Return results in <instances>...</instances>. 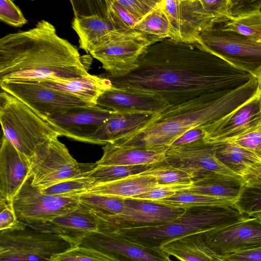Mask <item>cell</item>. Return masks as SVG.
Returning <instances> with one entry per match:
<instances>
[{"mask_svg": "<svg viewBox=\"0 0 261 261\" xmlns=\"http://www.w3.org/2000/svg\"><path fill=\"white\" fill-rule=\"evenodd\" d=\"M105 76L113 86L156 94L171 106L223 96L256 77L196 45H150L129 73Z\"/></svg>", "mask_w": 261, "mask_h": 261, "instance_id": "6da1fadb", "label": "cell"}, {"mask_svg": "<svg viewBox=\"0 0 261 261\" xmlns=\"http://www.w3.org/2000/svg\"><path fill=\"white\" fill-rule=\"evenodd\" d=\"M90 57H81L52 24L42 20L32 29L1 38L0 82L83 76L88 73Z\"/></svg>", "mask_w": 261, "mask_h": 261, "instance_id": "7a4b0ae2", "label": "cell"}, {"mask_svg": "<svg viewBox=\"0 0 261 261\" xmlns=\"http://www.w3.org/2000/svg\"><path fill=\"white\" fill-rule=\"evenodd\" d=\"M260 88L255 77L223 96H206L176 106H168L144 129L112 143L138 147H169L187 130L212 123L229 113Z\"/></svg>", "mask_w": 261, "mask_h": 261, "instance_id": "3957f363", "label": "cell"}, {"mask_svg": "<svg viewBox=\"0 0 261 261\" xmlns=\"http://www.w3.org/2000/svg\"><path fill=\"white\" fill-rule=\"evenodd\" d=\"M250 217L242 214L234 203L196 206L185 209L178 217L168 222L114 232L143 246L160 249L170 240L226 226Z\"/></svg>", "mask_w": 261, "mask_h": 261, "instance_id": "277c9868", "label": "cell"}, {"mask_svg": "<svg viewBox=\"0 0 261 261\" xmlns=\"http://www.w3.org/2000/svg\"><path fill=\"white\" fill-rule=\"evenodd\" d=\"M0 122L4 135L28 158L45 141L61 136L45 120L11 94H0Z\"/></svg>", "mask_w": 261, "mask_h": 261, "instance_id": "5b68a950", "label": "cell"}, {"mask_svg": "<svg viewBox=\"0 0 261 261\" xmlns=\"http://www.w3.org/2000/svg\"><path fill=\"white\" fill-rule=\"evenodd\" d=\"M73 247L56 233L37 230L21 221L0 232V260H49Z\"/></svg>", "mask_w": 261, "mask_h": 261, "instance_id": "8992f818", "label": "cell"}, {"mask_svg": "<svg viewBox=\"0 0 261 261\" xmlns=\"http://www.w3.org/2000/svg\"><path fill=\"white\" fill-rule=\"evenodd\" d=\"M194 44L256 77L261 72V42L226 30L221 23L200 33Z\"/></svg>", "mask_w": 261, "mask_h": 261, "instance_id": "52a82bcc", "label": "cell"}, {"mask_svg": "<svg viewBox=\"0 0 261 261\" xmlns=\"http://www.w3.org/2000/svg\"><path fill=\"white\" fill-rule=\"evenodd\" d=\"M158 40L135 29L118 30L90 51L109 74L125 75L135 69L141 55Z\"/></svg>", "mask_w": 261, "mask_h": 261, "instance_id": "ba28073f", "label": "cell"}, {"mask_svg": "<svg viewBox=\"0 0 261 261\" xmlns=\"http://www.w3.org/2000/svg\"><path fill=\"white\" fill-rule=\"evenodd\" d=\"M58 138L44 142L28 158L32 184L38 189L86 176L85 164L77 163Z\"/></svg>", "mask_w": 261, "mask_h": 261, "instance_id": "9c48e42d", "label": "cell"}, {"mask_svg": "<svg viewBox=\"0 0 261 261\" xmlns=\"http://www.w3.org/2000/svg\"><path fill=\"white\" fill-rule=\"evenodd\" d=\"M185 211L153 202L125 198L123 208L118 214L95 213L98 220V231L114 232L127 228L168 222L178 217Z\"/></svg>", "mask_w": 261, "mask_h": 261, "instance_id": "30bf717a", "label": "cell"}, {"mask_svg": "<svg viewBox=\"0 0 261 261\" xmlns=\"http://www.w3.org/2000/svg\"><path fill=\"white\" fill-rule=\"evenodd\" d=\"M32 175L24 182L12 202L20 221H50L75 208L81 202L79 195L62 196L42 193L32 184Z\"/></svg>", "mask_w": 261, "mask_h": 261, "instance_id": "8fae6325", "label": "cell"}, {"mask_svg": "<svg viewBox=\"0 0 261 261\" xmlns=\"http://www.w3.org/2000/svg\"><path fill=\"white\" fill-rule=\"evenodd\" d=\"M0 86L2 90L21 100L44 120L69 108L96 105L34 81H5L0 82Z\"/></svg>", "mask_w": 261, "mask_h": 261, "instance_id": "7c38bea8", "label": "cell"}, {"mask_svg": "<svg viewBox=\"0 0 261 261\" xmlns=\"http://www.w3.org/2000/svg\"><path fill=\"white\" fill-rule=\"evenodd\" d=\"M208 247L222 261L226 256L261 247V222L250 217L201 232Z\"/></svg>", "mask_w": 261, "mask_h": 261, "instance_id": "4fadbf2b", "label": "cell"}, {"mask_svg": "<svg viewBox=\"0 0 261 261\" xmlns=\"http://www.w3.org/2000/svg\"><path fill=\"white\" fill-rule=\"evenodd\" d=\"M119 113L93 105L69 108L45 120L61 136L90 143L91 138L102 125Z\"/></svg>", "mask_w": 261, "mask_h": 261, "instance_id": "5bb4252c", "label": "cell"}, {"mask_svg": "<svg viewBox=\"0 0 261 261\" xmlns=\"http://www.w3.org/2000/svg\"><path fill=\"white\" fill-rule=\"evenodd\" d=\"M165 161L189 173L193 180L211 171L240 176L229 169L218 159L214 143H206L203 140L169 147Z\"/></svg>", "mask_w": 261, "mask_h": 261, "instance_id": "9a60e30c", "label": "cell"}, {"mask_svg": "<svg viewBox=\"0 0 261 261\" xmlns=\"http://www.w3.org/2000/svg\"><path fill=\"white\" fill-rule=\"evenodd\" d=\"M261 124V87L252 97L229 113L204 126L203 140L208 143L224 142Z\"/></svg>", "mask_w": 261, "mask_h": 261, "instance_id": "2e32d148", "label": "cell"}, {"mask_svg": "<svg viewBox=\"0 0 261 261\" xmlns=\"http://www.w3.org/2000/svg\"><path fill=\"white\" fill-rule=\"evenodd\" d=\"M78 245L100 251L115 261L170 260L169 256L160 249L143 246L114 232H93L84 237Z\"/></svg>", "mask_w": 261, "mask_h": 261, "instance_id": "e0dca14e", "label": "cell"}, {"mask_svg": "<svg viewBox=\"0 0 261 261\" xmlns=\"http://www.w3.org/2000/svg\"><path fill=\"white\" fill-rule=\"evenodd\" d=\"M37 230L56 233L63 237L73 246L88 234L98 230V220L94 211L80 202L74 210L50 221H22Z\"/></svg>", "mask_w": 261, "mask_h": 261, "instance_id": "ac0fdd59", "label": "cell"}, {"mask_svg": "<svg viewBox=\"0 0 261 261\" xmlns=\"http://www.w3.org/2000/svg\"><path fill=\"white\" fill-rule=\"evenodd\" d=\"M30 174L28 158L3 135L0 148V197L12 201Z\"/></svg>", "mask_w": 261, "mask_h": 261, "instance_id": "d6986e66", "label": "cell"}, {"mask_svg": "<svg viewBox=\"0 0 261 261\" xmlns=\"http://www.w3.org/2000/svg\"><path fill=\"white\" fill-rule=\"evenodd\" d=\"M96 105L120 113H160L170 106L156 94L113 86L99 96Z\"/></svg>", "mask_w": 261, "mask_h": 261, "instance_id": "ffe728a7", "label": "cell"}, {"mask_svg": "<svg viewBox=\"0 0 261 261\" xmlns=\"http://www.w3.org/2000/svg\"><path fill=\"white\" fill-rule=\"evenodd\" d=\"M160 113L125 112L107 120L91 139L90 143L105 145L131 135L155 121Z\"/></svg>", "mask_w": 261, "mask_h": 261, "instance_id": "44dd1931", "label": "cell"}, {"mask_svg": "<svg viewBox=\"0 0 261 261\" xmlns=\"http://www.w3.org/2000/svg\"><path fill=\"white\" fill-rule=\"evenodd\" d=\"M169 147H138L109 143L103 147L99 165H151L165 160Z\"/></svg>", "mask_w": 261, "mask_h": 261, "instance_id": "7402d4cb", "label": "cell"}, {"mask_svg": "<svg viewBox=\"0 0 261 261\" xmlns=\"http://www.w3.org/2000/svg\"><path fill=\"white\" fill-rule=\"evenodd\" d=\"M36 82L47 88L58 90L96 104L99 96L112 86L105 76L91 75L71 78L48 79Z\"/></svg>", "mask_w": 261, "mask_h": 261, "instance_id": "603a6c76", "label": "cell"}, {"mask_svg": "<svg viewBox=\"0 0 261 261\" xmlns=\"http://www.w3.org/2000/svg\"><path fill=\"white\" fill-rule=\"evenodd\" d=\"M245 181L241 176L209 172L193 180L184 190L198 194L224 197L236 201Z\"/></svg>", "mask_w": 261, "mask_h": 261, "instance_id": "cb8c5ba5", "label": "cell"}, {"mask_svg": "<svg viewBox=\"0 0 261 261\" xmlns=\"http://www.w3.org/2000/svg\"><path fill=\"white\" fill-rule=\"evenodd\" d=\"M159 185L154 177L139 173L109 181L95 183L84 193L128 198L146 192Z\"/></svg>", "mask_w": 261, "mask_h": 261, "instance_id": "d4e9b609", "label": "cell"}, {"mask_svg": "<svg viewBox=\"0 0 261 261\" xmlns=\"http://www.w3.org/2000/svg\"><path fill=\"white\" fill-rule=\"evenodd\" d=\"M159 249L168 255L182 261H219L204 242L201 232L170 240L163 243Z\"/></svg>", "mask_w": 261, "mask_h": 261, "instance_id": "484cf974", "label": "cell"}, {"mask_svg": "<svg viewBox=\"0 0 261 261\" xmlns=\"http://www.w3.org/2000/svg\"><path fill=\"white\" fill-rule=\"evenodd\" d=\"M71 27L79 37L80 48L87 53L113 32L120 30L110 18L97 15L74 17Z\"/></svg>", "mask_w": 261, "mask_h": 261, "instance_id": "4316f807", "label": "cell"}, {"mask_svg": "<svg viewBox=\"0 0 261 261\" xmlns=\"http://www.w3.org/2000/svg\"><path fill=\"white\" fill-rule=\"evenodd\" d=\"M134 29L158 41L170 38L180 42L178 34L162 1L140 18Z\"/></svg>", "mask_w": 261, "mask_h": 261, "instance_id": "83f0119b", "label": "cell"}, {"mask_svg": "<svg viewBox=\"0 0 261 261\" xmlns=\"http://www.w3.org/2000/svg\"><path fill=\"white\" fill-rule=\"evenodd\" d=\"M214 144L218 159L240 176L249 165L261 162V158L257 153L233 143L222 142Z\"/></svg>", "mask_w": 261, "mask_h": 261, "instance_id": "f1b7e54d", "label": "cell"}, {"mask_svg": "<svg viewBox=\"0 0 261 261\" xmlns=\"http://www.w3.org/2000/svg\"><path fill=\"white\" fill-rule=\"evenodd\" d=\"M150 202L187 209L196 206L234 203L235 201L227 198L198 194L182 189L171 197Z\"/></svg>", "mask_w": 261, "mask_h": 261, "instance_id": "f546056e", "label": "cell"}, {"mask_svg": "<svg viewBox=\"0 0 261 261\" xmlns=\"http://www.w3.org/2000/svg\"><path fill=\"white\" fill-rule=\"evenodd\" d=\"M149 166L150 165H99L96 163L88 164L85 175L92 177L95 184L139 174L147 170Z\"/></svg>", "mask_w": 261, "mask_h": 261, "instance_id": "4dcf8cb0", "label": "cell"}, {"mask_svg": "<svg viewBox=\"0 0 261 261\" xmlns=\"http://www.w3.org/2000/svg\"><path fill=\"white\" fill-rule=\"evenodd\" d=\"M140 173L154 177L159 184H190L193 181L191 175L165 160L150 165L147 170Z\"/></svg>", "mask_w": 261, "mask_h": 261, "instance_id": "1f68e13d", "label": "cell"}, {"mask_svg": "<svg viewBox=\"0 0 261 261\" xmlns=\"http://www.w3.org/2000/svg\"><path fill=\"white\" fill-rule=\"evenodd\" d=\"M226 30L235 32L249 39L261 42V11L231 19L221 23Z\"/></svg>", "mask_w": 261, "mask_h": 261, "instance_id": "d6a6232c", "label": "cell"}, {"mask_svg": "<svg viewBox=\"0 0 261 261\" xmlns=\"http://www.w3.org/2000/svg\"><path fill=\"white\" fill-rule=\"evenodd\" d=\"M234 204L242 214L249 216L261 213V181H245Z\"/></svg>", "mask_w": 261, "mask_h": 261, "instance_id": "836d02e7", "label": "cell"}, {"mask_svg": "<svg viewBox=\"0 0 261 261\" xmlns=\"http://www.w3.org/2000/svg\"><path fill=\"white\" fill-rule=\"evenodd\" d=\"M81 202L100 215H114L120 213L123 208L125 198L118 197L82 193L80 194Z\"/></svg>", "mask_w": 261, "mask_h": 261, "instance_id": "e575fe53", "label": "cell"}, {"mask_svg": "<svg viewBox=\"0 0 261 261\" xmlns=\"http://www.w3.org/2000/svg\"><path fill=\"white\" fill-rule=\"evenodd\" d=\"M95 184L91 177L84 176L63 180L46 188L39 189L44 194L62 196L79 195Z\"/></svg>", "mask_w": 261, "mask_h": 261, "instance_id": "d590c367", "label": "cell"}, {"mask_svg": "<svg viewBox=\"0 0 261 261\" xmlns=\"http://www.w3.org/2000/svg\"><path fill=\"white\" fill-rule=\"evenodd\" d=\"M115 0H69L74 17L97 15L108 18L110 7Z\"/></svg>", "mask_w": 261, "mask_h": 261, "instance_id": "8d00e7d4", "label": "cell"}, {"mask_svg": "<svg viewBox=\"0 0 261 261\" xmlns=\"http://www.w3.org/2000/svg\"><path fill=\"white\" fill-rule=\"evenodd\" d=\"M115 261L112 257L95 249L80 245L54 256L50 261Z\"/></svg>", "mask_w": 261, "mask_h": 261, "instance_id": "74e56055", "label": "cell"}, {"mask_svg": "<svg viewBox=\"0 0 261 261\" xmlns=\"http://www.w3.org/2000/svg\"><path fill=\"white\" fill-rule=\"evenodd\" d=\"M108 18L119 29L123 30L134 29L139 20L133 13L116 0L109 9Z\"/></svg>", "mask_w": 261, "mask_h": 261, "instance_id": "f35d334b", "label": "cell"}, {"mask_svg": "<svg viewBox=\"0 0 261 261\" xmlns=\"http://www.w3.org/2000/svg\"><path fill=\"white\" fill-rule=\"evenodd\" d=\"M0 20L15 27H20L27 23L21 11L12 0H0Z\"/></svg>", "mask_w": 261, "mask_h": 261, "instance_id": "ab89813d", "label": "cell"}, {"mask_svg": "<svg viewBox=\"0 0 261 261\" xmlns=\"http://www.w3.org/2000/svg\"><path fill=\"white\" fill-rule=\"evenodd\" d=\"M191 185V184H159L156 187L146 192L128 198L153 201L171 197L176 194L178 191L186 189L189 187Z\"/></svg>", "mask_w": 261, "mask_h": 261, "instance_id": "60d3db41", "label": "cell"}, {"mask_svg": "<svg viewBox=\"0 0 261 261\" xmlns=\"http://www.w3.org/2000/svg\"><path fill=\"white\" fill-rule=\"evenodd\" d=\"M224 142H229L236 144L241 147L255 152L260 156L261 152V124L247 132Z\"/></svg>", "mask_w": 261, "mask_h": 261, "instance_id": "b9f144b4", "label": "cell"}, {"mask_svg": "<svg viewBox=\"0 0 261 261\" xmlns=\"http://www.w3.org/2000/svg\"><path fill=\"white\" fill-rule=\"evenodd\" d=\"M20 224L12 201L0 197V230L14 228Z\"/></svg>", "mask_w": 261, "mask_h": 261, "instance_id": "7bdbcfd3", "label": "cell"}, {"mask_svg": "<svg viewBox=\"0 0 261 261\" xmlns=\"http://www.w3.org/2000/svg\"><path fill=\"white\" fill-rule=\"evenodd\" d=\"M261 0H229V12L236 17L260 11Z\"/></svg>", "mask_w": 261, "mask_h": 261, "instance_id": "ee69618b", "label": "cell"}, {"mask_svg": "<svg viewBox=\"0 0 261 261\" xmlns=\"http://www.w3.org/2000/svg\"><path fill=\"white\" fill-rule=\"evenodd\" d=\"M123 6L139 19L163 0H116Z\"/></svg>", "mask_w": 261, "mask_h": 261, "instance_id": "f6af8a7d", "label": "cell"}, {"mask_svg": "<svg viewBox=\"0 0 261 261\" xmlns=\"http://www.w3.org/2000/svg\"><path fill=\"white\" fill-rule=\"evenodd\" d=\"M205 134L204 125L191 128L182 134L170 144V147H176L189 144L203 140Z\"/></svg>", "mask_w": 261, "mask_h": 261, "instance_id": "bcb514c9", "label": "cell"}, {"mask_svg": "<svg viewBox=\"0 0 261 261\" xmlns=\"http://www.w3.org/2000/svg\"><path fill=\"white\" fill-rule=\"evenodd\" d=\"M261 261V247L247 250L223 257L222 261Z\"/></svg>", "mask_w": 261, "mask_h": 261, "instance_id": "7dc6e473", "label": "cell"}, {"mask_svg": "<svg viewBox=\"0 0 261 261\" xmlns=\"http://www.w3.org/2000/svg\"><path fill=\"white\" fill-rule=\"evenodd\" d=\"M241 176L244 181H261V162L249 165Z\"/></svg>", "mask_w": 261, "mask_h": 261, "instance_id": "c3c4849f", "label": "cell"}, {"mask_svg": "<svg viewBox=\"0 0 261 261\" xmlns=\"http://www.w3.org/2000/svg\"><path fill=\"white\" fill-rule=\"evenodd\" d=\"M252 216L257 217L261 222V213L253 214Z\"/></svg>", "mask_w": 261, "mask_h": 261, "instance_id": "681fc988", "label": "cell"}, {"mask_svg": "<svg viewBox=\"0 0 261 261\" xmlns=\"http://www.w3.org/2000/svg\"><path fill=\"white\" fill-rule=\"evenodd\" d=\"M257 77L258 79L259 84H260V86L261 87V72L260 73V74H259V75Z\"/></svg>", "mask_w": 261, "mask_h": 261, "instance_id": "f907efd6", "label": "cell"}, {"mask_svg": "<svg viewBox=\"0 0 261 261\" xmlns=\"http://www.w3.org/2000/svg\"><path fill=\"white\" fill-rule=\"evenodd\" d=\"M260 158H261V152H260Z\"/></svg>", "mask_w": 261, "mask_h": 261, "instance_id": "816d5d0a", "label": "cell"}, {"mask_svg": "<svg viewBox=\"0 0 261 261\" xmlns=\"http://www.w3.org/2000/svg\"><path fill=\"white\" fill-rule=\"evenodd\" d=\"M31 1H34V0H31Z\"/></svg>", "mask_w": 261, "mask_h": 261, "instance_id": "f5cc1de1", "label": "cell"}]
</instances>
